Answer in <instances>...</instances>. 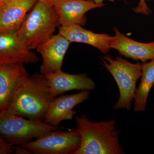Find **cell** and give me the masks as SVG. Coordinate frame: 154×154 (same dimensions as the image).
Wrapping results in <instances>:
<instances>
[{
	"instance_id": "obj_1",
	"label": "cell",
	"mask_w": 154,
	"mask_h": 154,
	"mask_svg": "<svg viewBox=\"0 0 154 154\" xmlns=\"http://www.w3.org/2000/svg\"><path fill=\"white\" fill-rule=\"evenodd\" d=\"M57 97L52 93L45 75L40 72L35 73L17 87L5 112L43 121L50 104Z\"/></svg>"
},
{
	"instance_id": "obj_20",
	"label": "cell",
	"mask_w": 154,
	"mask_h": 154,
	"mask_svg": "<svg viewBox=\"0 0 154 154\" xmlns=\"http://www.w3.org/2000/svg\"><path fill=\"white\" fill-rule=\"evenodd\" d=\"M8 0H0V5H2L5 2Z\"/></svg>"
},
{
	"instance_id": "obj_6",
	"label": "cell",
	"mask_w": 154,
	"mask_h": 154,
	"mask_svg": "<svg viewBox=\"0 0 154 154\" xmlns=\"http://www.w3.org/2000/svg\"><path fill=\"white\" fill-rule=\"evenodd\" d=\"M81 139L76 128L58 129L46 133L36 140L21 145L34 154H74Z\"/></svg>"
},
{
	"instance_id": "obj_7",
	"label": "cell",
	"mask_w": 154,
	"mask_h": 154,
	"mask_svg": "<svg viewBox=\"0 0 154 154\" xmlns=\"http://www.w3.org/2000/svg\"><path fill=\"white\" fill-rule=\"evenodd\" d=\"M71 43L59 33L38 45L36 51L42 58L39 72L45 75L61 71L64 57Z\"/></svg>"
},
{
	"instance_id": "obj_9",
	"label": "cell",
	"mask_w": 154,
	"mask_h": 154,
	"mask_svg": "<svg viewBox=\"0 0 154 154\" xmlns=\"http://www.w3.org/2000/svg\"><path fill=\"white\" fill-rule=\"evenodd\" d=\"M90 95V91L86 90L77 94L57 96L50 104L43 121L58 127L62 122L72 120L76 114L73 110L75 106L86 101Z\"/></svg>"
},
{
	"instance_id": "obj_14",
	"label": "cell",
	"mask_w": 154,
	"mask_h": 154,
	"mask_svg": "<svg viewBox=\"0 0 154 154\" xmlns=\"http://www.w3.org/2000/svg\"><path fill=\"white\" fill-rule=\"evenodd\" d=\"M45 75L52 93L57 97L73 90L91 91L96 88L94 80L85 74H69L61 71Z\"/></svg>"
},
{
	"instance_id": "obj_13",
	"label": "cell",
	"mask_w": 154,
	"mask_h": 154,
	"mask_svg": "<svg viewBox=\"0 0 154 154\" xmlns=\"http://www.w3.org/2000/svg\"><path fill=\"white\" fill-rule=\"evenodd\" d=\"M115 35L110 44V48L116 50L121 55L143 63L154 60V42L149 43L139 42L122 33L114 27Z\"/></svg>"
},
{
	"instance_id": "obj_11",
	"label": "cell",
	"mask_w": 154,
	"mask_h": 154,
	"mask_svg": "<svg viewBox=\"0 0 154 154\" xmlns=\"http://www.w3.org/2000/svg\"><path fill=\"white\" fill-rule=\"evenodd\" d=\"M38 0H8L0 5V32H17Z\"/></svg>"
},
{
	"instance_id": "obj_17",
	"label": "cell",
	"mask_w": 154,
	"mask_h": 154,
	"mask_svg": "<svg viewBox=\"0 0 154 154\" xmlns=\"http://www.w3.org/2000/svg\"><path fill=\"white\" fill-rule=\"evenodd\" d=\"M106 1H113L114 0H94V1L96 4H103V2ZM149 1L150 0H139L138 6L134 9V11L137 14H140L146 16L150 15L151 11L149 8L146 3V1Z\"/></svg>"
},
{
	"instance_id": "obj_10",
	"label": "cell",
	"mask_w": 154,
	"mask_h": 154,
	"mask_svg": "<svg viewBox=\"0 0 154 154\" xmlns=\"http://www.w3.org/2000/svg\"><path fill=\"white\" fill-rule=\"evenodd\" d=\"M53 5L58 15L60 26L84 25L87 22V12L105 5L88 0H53Z\"/></svg>"
},
{
	"instance_id": "obj_8",
	"label": "cell",
	"mask_w": 154,
	"mask_h": 154,
	"mask_svg": "<svg viewBox=\"0 0 154 154\" xmlns=\"http://www.w3.org/2000/svg\"><path fill=\"white\" fill-rule=\"evenodd\" d=\"M39 59L19 39L16 32H0V64L36 63Z\"/></svg>"
},
{
	"instance_id": "obj_3",
	"label": "cell",
	"mask_w": 154,
	"mask_h": 154,
	"mask_svg": "<svg viewBox=\"0 0 154 154\" xmlns=\"http://www.w3.org/2000/svg\"><path fill=\"white\" fill-rule=\"evenodd\" d=\"M60 25L58 15L53 3L38 0L16 33L29 49H36L53 35L56 28Z\"/></svg>"
},
{
	"instance_id": "obj_12",
	"label": "cell",
	"mask_w": 154,
	"mask_h": 154,
	"mask_svg": "<svg viewBox=\"0 0 154 154\" xmlns=\"http://www.w3.org/2000/svg\"><path fill=\"white\" fill-rule=\"evenodd\" d=\"M29 76L24 64H0V113L5 112L14 91Z\"/></svg>"
},
{
	"instance_id": "obj_22",
	"label": "cell",
	"mask_w": 154,
	"mask_h": 154,
	"mask_svg": "<svg viewBox=\"0 0 154 154\" xmlns=\"http://www.w3.org/2000/svg\"><path fill=\"white\" fill-rule=\"evenodd\" d=\"M88 1H94V0H88Z\"/></svg>"
},
{
	"instance_id": "obj_4",
	"label": "cell",
	"mask_w": 154,
	"mask_h": 154,
	"mask_svg": "<svg viewBox=\"0 0 154 154\" xmlns=\"http://www.w3.org/2000/svg\"><path fill=\"white\" fill-rule=\"evenodd\" d=\"M101 60L103 66L114 78L119 90V99L114 109L130 110L134 102L137 82L141 77L142 64L131 63L120 57L113 59L107 55Z\"/></svg>"
},
{
	"instance_id": "obj_5",
	"label": "cell",
	"mask_w": 154,
	"mask_h": 154,
	"mask_svg": "<svg viewBox=\"0 0 154 154\" xmlns=\"http://www.w3.org/2000/svg\"><path fill=\"white\" fill-rule=\"evenodd\" d=\"M58 129L66 128L5 112L0 113V137L14 145L23 144L32 139Z\"/></svg>"
},
{
	"instance_id": "obj_18",
	"label": "cell",
	"mask_w": 154,
	"mask_h": 154,
	"mask_svg": "<svg viewBox=\"0 0 154 154\" xmlns=\"http://www.w3.org/2000/svg\"><path fill=\"white\" fill-rule=\"evenodd\" d=\"M14 146L0 137V154H14Z\"/></svg>"
},
{
	"instance_id": "obj_16",
	"label": "cell",
	"mask_w": 154,
	"mask_h": 154,
	"mask_svg": "<svg viewBox=\"0 0 154 154\" xmlns=\"http://www.w3.org/2000/svg\"><path fill=\"white\" fill-rule=\"evenodd\" d=\"M141 82L134 99V112L145 111L149 93L154 84V60L142 64Z\"/></svg>"
},
{
	"instance_id": "obj_2",
	"label": "cell",
	"mask_w": 154,
	"mask_h": 154,
	"mask_svg": "<svg viewBox=\"0 0 154 154\" xmlns=\"http://www.w3.org/2000/svg\"><path fill=\"white\" fill-rule=\"evenodd\" d=\"M76 129L81 137L79 148L74 154H123L116 121L93 122L85 114L75 116Z\"/></svg>"
},
{
	"instance_id": "obj_15",
	"label": "cell",
	"mask_w": 154,
	"mask_h": 154,
	"mask_svg": "<svg viewBox=\"0 0 154 154\" xmlns=\"http://www.w3.org/2000/svg\"><path fill=\"white\" fill-rule=\"evenodd\" d=\"M59 33L71 42L85 43L94 46L106 54L111 49L113 36L105 33H96L86 30L79 25L60 26Z\"/></svg>"
},
{
	"instance_id": "obj_21",
	"label": "cell",
	"mask_w": 154,
	"mask_h": 154,
	"mask_svg": "<svg viewBox=\"0 0 154 154\" xmlns=\"http://www.w3.org/2000/svg\"><path fill=\"white\" fill-rule=\"evenodd\" d=\"M47 1H49V2H51L53 3V0H47Z\"/></svg>"
},
{
	"instance_id": "obj_19",
	"label": "cell",
	"mask_w": 154,
	"mask_h": 154,
	"mask_svg": "<svg viewBox=\"0 0 154 154\" xmlns=\"http://www.w3.org/2000/svg\"><path fill=\"white\" fill-rule=\"evenodd\" d=\"M14 154H32V153H31L29 150L22 146L21 145L14 146Z\"/></svg>"
}]
</instances>
